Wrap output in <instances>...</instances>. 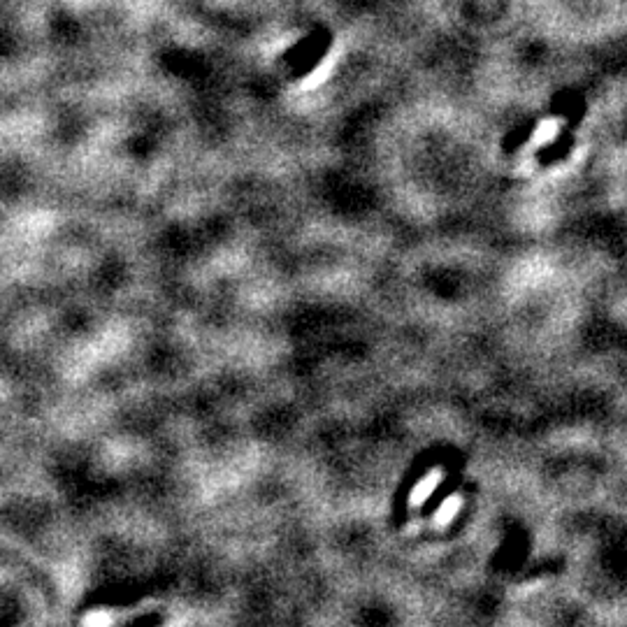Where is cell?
Here are the masks:
<instances>
[{
  "label": "cell",
  "mask_w": 627,
  "mask_h": 627,
  "mask_svg": "<svg viewBox=\"0 0 627 627\" xmlns=\"http://www.w3.org/2000/svg\"><path fill=\"white\" fill-rule=\"evenodd\" d=\"M439 479H442V472L439 470H435V472H430L428 477H425L421 484H418L416 488H414V493H412V504H423L425 500H428V497L432 495V490H435L437 486H439Z\"/></svg>",
  "instance_id": "cell-1"
},
{
  "label": "cell",
  "mask_w": 627,
  "mask_h": 627,
  "mask_svg": "<svg viewBox=\"0 0 627 627\" xmlns=\"http://www.w3.org/2000/svg\"><path fill=\"white\" fill-rule=\"evenodd\" d=\"M460 504H463V500H460L458 495H453V497H449V500H446V502L442 504V507H439L437 516H435V525H437V528H444V525H449V523L453 521V518H456Z\"/></svg>",
  "instance_id": "cell-2"
}]
</instances>
